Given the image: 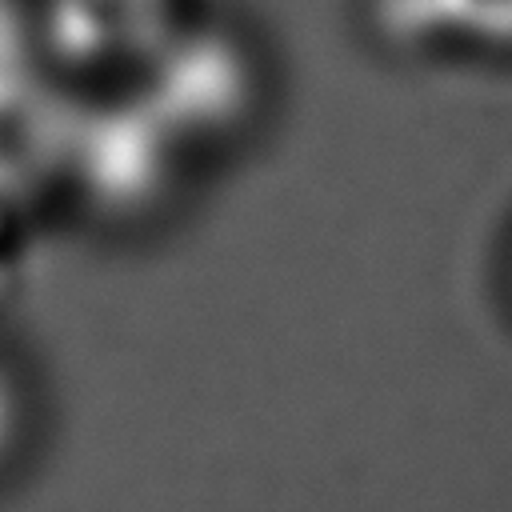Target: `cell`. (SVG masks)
Instances as JSON below:
<instances>
[{"instance_id": "6da1fadb", "label": "cell", "mask_w": 512, "mask_h": 512, "mask_svg": "<svg viewBox=\"0 0 512 512\" xmlns=\"http://www.w3.org/2000/svg\"><path fill=\"white\" fill-rule=\"evenodd\" d=\"M180 0H36V48L72 72L144 68L176 40Z\"/></svg>"}, {"instance_id": "7a4b0ae2", "label": "cell", "mask_w": 512, "mask_h": 512, "mask_svg": "<svg viewBox=\"0 0 512 512\" xmlns=\"http://www.w3.org/2000/svg\"><path fill=\"white\" fill-rule=\"evenodd\" d=\"M376 24L400 44L512 48V0H376Z\"/></svg>"}, {"instance_id": "3957f363", "label": "cell", "mask_w": 512, "mask_h": 512, "mask_svg": "<svg viewBox=\"0 0 512 512\" xmlns=\"http://www.w3.org/2000/svg\"><path fill=\"white\" fill-rule=\"evenodd\" d=\"M12 420H16V404L8 400L4 380H0V452H4V444L12 440Z\"/></svg>"}]
</instances>
